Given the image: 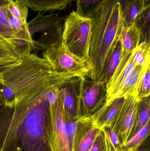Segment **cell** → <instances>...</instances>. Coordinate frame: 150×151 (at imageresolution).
<instances>
[{"instance_id":"cell-31","label":"cell","mask_w":150,"mask_h":151,"mask_svg":"<svg viewBox=\"0 0 150 151\" xmlns=\"http://www.w3.org/2000/svg\"><path fill=\"white\" fill-rule=\"evenodd\" d=\"M144 7H146L150 5V0H144Z\"/></svg>"},{"instance_id":"cell-6","label":"cell","mask_w":150,"mask_h":151,"mask_svg":"<svg viewBox=\"0 0 150 151\" xmlns=\"http://www.w3.org/2000/svg\"><path fill=\"white\" fill-rule=\"evenodd\" d=\"M139 100L138 96L126 98L109 126L115 132L123 146L133 137L137 121Z\"/></svg>"},{"instance_id":"cell-30","label":"cell","mask_w":150,"mask_h":151,"mask_svg":"<svg viewBox=\"0 0 150 151\" xmlns=\"http://www.w3.org/2000/svg\"><path fill=\"white\" fill-rule=\"evenodd\" d=\"M4 104V99L3 97L2 91V85L0 83V105Z\"/></svg>"},{"instance_id":"cell-12","label":"cell","mask_w":150,"mask_h":151,"mask_svg":"<svg viewBox=\"0 0 150 151\" xmlns=\"http://www.w3.org/2000/svg\"><path fill=\"white\" fill-rule=\"evenodd\" d=\"M126 98L115 99L107 105L104 104L91 116L94 125L99 129L109 126L119 111Z\"/></svg>"},{"instance_id":"cell-15","label":"cell","mask_w":150,"mask_h":151,"mask_svg":"<svg viewBox=\"0 0 150 151\" xmlns=\"http://www.w3.org/2000/svg\"><path fill=\"white\" fill-rule=\"evenodd\" d=\"M121 151H150V121L122 147Z\"/></svg>"},{"instance_id":"cell-32","label":"cell","mask_w":150,"mask_h":151,"mask_svg":"<svg viewBox=\"0 0 150 151\" xmlns=\"http://www.w3.org/2000/svg\"><path fill=\"white\" fill-rule=\"evenodd\" d=\"M2 40V39H1V38H0V40Z\"/></svg>"},{"instance_id":"cell-24","label":"cell","mask_w":150,"mask_h":151,"mask_svg":"<svg viewBox=\"0 0 150 151\" xmlns=\"http://www.w3.org/2000/svg\"><path fill=\"white\" fill-rule=\"evenodd\" d=\"M122 51V48L121 44L119 39V42L109 59L104 79V82L105 83L106 85L108 83L109 81L111 80V78L113 75L116 68L119 63Z\"/></svg>"},{"instance_id":"cell-29","label":"cell","mask_w":150,"mask_h":151,"mask_svg":"<svg viewBox=\"0 0 150 151\" xmlns=\"http://www.w3.org/2000/svg\"><path fill=\"white\" fill-rule=\"evenodd\" d=\"M100 129L104 130V132L106 134L107 137L114 147L115 151H121L123 146L121 144L115 132L109 126L104 127Z\"/></svg>"},{"instance_id":"cell-17","label":"cell","mask_w":150,"mask_h":151,"mask_svg":"<svg viewBox=\"0 0 150 151\" xmlns=\"http://www.w3.org/2000/svg\"><path fill=\"white\" fill-rule=\"evenodd\" d=\"M21 57L16 47L9 41L0 40V67L13 63Z\"/></svg>"},{"instance_id":"cell-2","label":"cell","mask_w":150,"mask_h":151,"mask_svg":"<svg viewBox=\"0 0 150 151\" xmlns=\"http://www.w3.org/2000/svg\"><path fill=\"white\" fill-rule=\"evenodd\" d=\"M87 65L89 77L104 82L109 59L118 43L123 25L119 0H107L91 18Z\"/></svg>"},{"instance_id":"cell-8","label":"cell","mask_w":150,"mask_h":151,"mask_svg":"<svg viewBox=\"0 0 150 151\" xmlns=\"http://www.w3.org/2000/svg\"><path fill=\"white\" fill-rule=\"evenodd\" d=\"M83 77L72 78L58 89V94L63 104L66 119L80 118V96Z\"/></svg>"},{"instance_id":"cell-10","label":"cell","mask_w":150,"mask_h":151,"mask_svg":"<svg viewBox=\"0 0 150 151\" xmlns=\"http://www.w3.org/2000/svg\"><path fill=\"white\" fill-rule=\"evenodd\" d=\"M51 132L50 145L52 151H63V134L65 115L63 104L58 94L55 103L50 106Z\"/></svg>"},{"instance_id":"cell-9","label":"cell","mask_w":150,"mask_h":151,"mask_svg":"<svg viewBox=\"0 0 150 151\" xmlns=\"http://www.w3.org/2000/svg\"><path fill=\"white\" fill-rule=\"evenodd\" d=\"M100 129L95 126L91 117L78 119L72 151L90 150Z\"/></svg>"},{"instance_id":"cell-11","label":"cell","mask_w":150,"mask_h":151,"mask_svg":"<svg viewBox=\"0 0 150 151\" xmlns=\"http://www.w3.org/2000/svg\"><path fill=\"white\" fill-rule=\"evenodd\" d=\"M150 65L149 64L136 66L122 83L119 90L114 97V99L118 98H127L130 96H138L143 76Z\"/></svg>"},{"instance_id":"cell-5","label":"cell","mask_w":150,"mask_h":151,"mask_svg":"<svg viewBox=\"0 0 150 151\" xmlns=\"http://www.w3.org/2000/svg\"><path fill=\"white\" fill-rule=\"evenodd\" d=\"M63 17L58 13L44 15L39 13L34 18L27 22L31 36L40 33L39 39L34 43L44 50L50 46L61 43Z\"/></svg>"},{"instance_id":"cell-3","label":"cell","mask_w":150,"mask_h":151,"mask_svg":"<svg viewBox=\"0 0 150 151\" xmlns=\"http://www.w3.org/2000/svg\"><path fill=\"white\" fill-rule=\"evenodd\" d=\"M91 27V18L84 17L72 11L66 17L63 27L62 44L87 63Z\"/></svg>"},{"instance_id":"cell-27","label":"cell","mask_w":150,"mask_h":151,"mask_svg":"<svg viewBox=\"0 0 150 151\" xmlns=\"http://www.w3.org/2000/svg\"><path fill=\"white\" fill-rule=\"evenodd\" d=\"M7 15L8 23L14 35L20 32L27 30V22H24L13 16L7 8Z\"/></svg>"},{"instance_id":"cell-25","label":"cell","mask_w":150,"mask_h":151,"mask_svg":"<svg viewBox=\"0 0 150 151\" xmlns=\"http://www.w3.org/2000/svg\"><path fill=\"white\" fill-rule=\"evenodd\" d=\"M89 151H115L112 144L104 130L100 129Z\"/></svg>"},{"instance_id":"cell-28","label":"cell","mask_w":150,"mask_h":151,"mask_svg":"<svg viewBox=\"0 0 150 151\" xmlns=\"http://www.w3.org/2000/svg\"><path fill=\"white\" fill-rule=\"evenodd\" d=\"M150 93V67L145 71L140 84L138 98L139 99L149 96Z\"/></svg>"},{"instance_id":"cell-19","label":"cell","mask_w":150,"mask_h":151,"mask_svg":"<svg viewBox=\"0 0 150 151\" xmlns=\"http://www.w3.org/2000/svg\"><path fill=\"white\" fill-rule=\"evenodd\" d=\"M107 0H76V12L84 17L91 18Z\"/></svg>"},{"instance_id":"cell-13","label":"cell","mask_w":150,"mask_h":151,"mask_svg":"<svg viewBox=\"0 0 150 151\" xmlns=\"http://www.w3.org/2000/svg\"><path fill=\"white\" fill-rule=\"evenodd\" d=\"M75 0H16V1L34 11H62Z\"/></svg>"},{"instance_id":"cell-26","label":"cell","mask_w":150,"mask_h":151,"mask_svg":"<svg viewBox=\"0 0 150 151\" xmlns=\"http://www.w3.org/2000/svg\"><path fill=\"white\" fill-rule=\"evenodd\" d=\"M7 8L13 16L26 22L28 16V8L16 1L11 0L7 5Z\"/></svg>"},{"instance_id":"cell-20","label":"cell","mask_w":150,"mask_h":151,"mask_svg":"<svg viewBox=\"0 0 150 151\" xmlns=\"http://www.w3.org/2000/svg\"><path fill=\"white\" fill-rule=\"evenodd\" d=\"M150 100L149 96L140 99L138 103V114L133 136L141 129L150 121Z\"/></svg>"},{"instance_id":"cell-14","label":"cell","mask_w":150,"mask_h":151,"mask_svg":"<svg viewBox=\"0 0 150 151\" xmlns=\"http://www.w3.org/2000/svg\"><path fill=\"white\" fill-rule=\"evenodd\" d=\"M124 25H134L137 15L145 8L144 0H119Z\"/></svg>"},{"instance_id":"cell-18","label":"cell","mask_w":150,"mask_h":151,"mask_svg":"<svg viewBox=\"0 0 150 151\" xmlns=\"http://www.w3.org/2000/svg\"><path fill=\"white\" fill-rule=\"evenodd\" d=\"M134 24L141 33V42H150V5L145 7L137 15Z\"/></svg>"},{"instance_id":"cell-23","label":"cell","mask_w":150,"mask_h":151,"mask_svg":"<svg viewBox=\"0 0 150 151\" xmlns=\"http://www.w3.org/2000/svg\"><path fill=\"white\" fill-rule=\"evenodd\" d=\"M132 56L136 66L150 64V42L144 41L141 42L133 50Z\"/></svg>"},{"instance_id":"cell-21","label":"cell","mask_w":150,"mask_h":151,"mask_svg":"<svg viewBox=\"0 0 150 151\" xmlns=\"http://www.w3.org/2000/svg\"><path fill=\"white\" fill-rule=\"evenodd\" d=\"M78 119H67L65 118L63 142V151H73L74 137Z\"/></svg>"},{"instance_id":"cell-22","label":"cell","mask_w":150,"mask_h":151,"mask_svg":"<svg viewBox=\"0 0 150 151\" xmlns=\"http://www.w3.org/2000/svg\"><path fill=\"white\" fill-rule=\"evenodd\" d=\"M11 0H0V38L9 40L13 39L14 34L9 26L7 15V6Z\"/></svg>"},{"instance_id":"cell-7","label":"cell","mask_w":150,"mask_h":151,"mask_svg":"<svg viewBox=\"0 0 150 151\" xmlns=\"http://www.w3.org/2000/svg\"><path fill=\"white\" fill-rule=\"evenodd\" d=\"M88 76L82 78L80 96V115L90 117L105 103L106 85L103 81H95Z\"/></svg>"},{"instance_id":"cell-1","label":"cell","mask_w":150,"mask_h":151,"mask_svg":"<svg viewBox=\"0 0 150 151\" xmlns=\"http://www.w3.org/2000/svg\"><path fill=\"white\" fill-rule=\"evenodd\" d=\"M64 81L49 65L38 62L21 63L4 73L0 151H52L48 92Z\"/></svg>"},{"instance_id":"cell-16","label":"cell","mask_w":150,"mask_h":151,"mask_svg":"<svg viewBox=\"0 0 150 151\" xmlns=\"http://www.w3.org/2000/svg\"><path fill=\"white\" fill-rule=\"evenodd\" d=\"M119 40L122 50L132 52L141 42V33L134 24L129 26L123 24Z\"/></svg>"},{"instance_id":"cell-4","label":"cell","mask_w":150,"mask_h":151,"mask_svg":"<svg viewBox=\"0 0 150 151\" xmlns=\"http://www.w3.org/2000/svg\"><path fill=\"white\" fill-rule=\"evenodd\" d=\"M42 56L56 73H76L85 76L90 74L87 62L73 55L62 43L48 47L45 50Z\"/></svg>"}]
</instances>
